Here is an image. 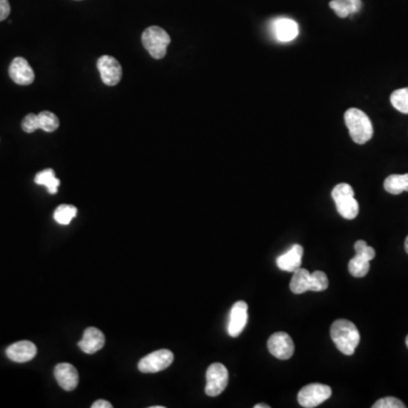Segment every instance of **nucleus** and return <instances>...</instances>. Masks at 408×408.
Returning a JSON list of instances; mask_svg holds the SVG:
<instances>
[{
    "mask_svg": "<svg viewBox=\"0 0 408 408\" xmlns=\"http://www.w3.org/2000/svg\"><path fill=\"white\" fill-rule=\"evenodd\" d=\"M330 336L337 348L345 355L350 356L355 353L359 346L361 336L359 329L355 325L345 319L335 321L330 328Z\"/></svg>",
    "mask_w": 408,
    "mask_h": 408,
    "instance_id": "obj_1",
    "label": "nucleus"
},
{
    "mask_svg": "<svg viewBox=\"0 0 408 408\" xmlns=\"http://www.w3.org/2000/svg\"><path fill=\"white\" fill-rule=\"evenodd\" d=\"M350 136L355 143L365 144L373 136V125L364 111L357 108H350L344 115Z\"/></svg>",
    "mask_w": 408,
    "mask_h": 408,
    "instance_id": "obj_2",
    "label": "nucleus"
},
{
    "mask_svg": "<svg viewBox=\"0 0 408 408\" xmlns=\"http://www.w3.org/2000/svg\"><path fill=\"white\" fill-rule=\"evenodd\" d=\"M329 286L328 277L323 271H315L310 273L309 270L298 267L294 271L292 280H290V290L294 294H303L309 292H323Z\"/></svg>",
    "mask_w": 408,
    "mask_h": 408,
    "instance_id": "obj_3",
    "label": "nucleus"
},
{
    "mask_svg": "<svg viewBox=\"0 0 408 408\" xmlns=\"http://www.w3.org/2000/svg\"><path fill=\"white\" fill-rule=\"evenodd\" d=\"M332 199L336 203L337 210L342 218L353 220L359 211V202L354 198V190L350 184L342 183L332 190Z\"/></svg>",
    "mask_w": 408,
    "mask_h": 408,
    "instance_id": "obj_4",
    "label": "nucleus"
},
{
    "mask_svg": "<svg viewBox=\"0 0 408 408\" xmlns=\"http://www.w3.org/2000/svg\"><path fill=\"white\" fill-rule=\"evenodd\" d=\"M171 39L169 34L159 26H150L142 34V44L146 51L155 59H163Z\"/></svg>",
    "mask_w": 408,
    "mask_h": 408,
    "instance_id": "obj_5",
    "label": "nucleus"
},
{
    "mask_svg": "<svg viewBox=\"0 0 408 408\" xmlns=\"http://www.w3.org/2000/svg\"><path fill=\"white\" fill-rule=\"evenodd\" d=\"M59 127L58 117L51 111H44L38 113H29L25 116L22 122V130L25 133H34L36 130H42L44 132H55Z\"/></svg>",
    "mask_w": 408,
    "mask_h": 408,
    "instance_id": "obj_6",
    "label": "nucleus"
},
{
    "mask_svg": "<svg viewBox=\"0 0 408 408\" xmlns=\"http://www.w3.org/2000/svg\"><path fill=\"white\" fill-rule=\"evenodd\" d=\"M331 392L330 387L326 384H307L298 392V403L305 408L317 407L330 398Z\"/></svg>",
    "mask_w": 408,
    "mask_h": 408,
    "instance_id": "obj_7",
    "label": "nucleus"
},
{
    "mask_svg": "<svg viewBox=\"0 0 408 408\" xmlns=\"http://www.w3.org/2000/svg\"><path fill=\"white\" fill-rule=\"evenodd\" d=\"M228 384V369L221 363H213L207 369L205 394L210 397H217L224 392Z\"/></svg>",
    "mask_w": 408,
    "mask_h": 408,
    "instance_id": "obj_8",
    "label": "nucleus"
},
{
    "mask_svg": "<svg viewBox=\"0 0 408 408\" xmlns=\"http://www.w3.org/2000/svg\"><path fill=\"white\" fill-rule=\"evenodd\" d=\"M174 362V354L169 350H155L149 355L144 356L138 362V369L142 373H157L170 367Z\"/></svg>",
    "mask_w": 408,
    "mask_h": 408,
    "instance_id": "obj_9",
    "label": "nucleus"
},
{
    "mask_svg": "<svg viewBox=\"0 0 408 408\" xmlns=\"http://www.w3.org/2000/svg\"><path fill=\"white\" fill-rule=\"evenodd\" d=\"M97 66L102 82L105 83L106 86H117L122 80V66L119 61L111 56L106 55L100 57L98 59Z\"/></svg>",
    "mask_w": 408,
    "mask_h": 408,
    "instance_id": "obj_10",
    "label": "nucleus"
},
{
    "mask_svg": "<svg viewBox=\"0 0 408 408\" xmlns=\"http://www.w3.org/2000/svg\"><path fill=\"white\" fill-rule=\"evenodd\" d=\"M267 350L271 355L279 359H288L292 357L295 350L294 342L290 338V335L282 331H279L267 340Z\"/></svg>",
    "mask_w": 408,
    "mask_h": 408,
    "instance_id": "obj_11",
    "label": "nucleus"
},
{
    "mask_svg": "<svg viewBox=\"0 0 408 408\" xmlns=\"http://www.w3.org/2000/svg\"><path fill=\"white\" fill-rule=\"evenodd\" d=\"M248 323V304L244 301H238L233 305L229 315L228 335L230 337H238Z\"/></svg>",
    "mask_w": 408,
    "mask_h": 408,
    "instance_id": "obj_12",
    "label": "nucleus"
},
{
    "mask_svg": "<svg viewBox=\"0 0 408 408\" xmlns=\"http://www.w3.org/2000/svg\"><path fill=\"white\" fill-rule=\"evenodd\" d=\"M9 76L13 82L19 86H30L36 78L34 69L31 68L30 63L22 57H16L11 61L9 66Z\"/></svg>",
    "mask_w": 408,
    "mask_h": 408,
    "instance_id": "obj_13",
    "label": "nucleus"
},
{
    "mask_svg": "<svg viewBox=\"0 0 408 408\" xmlns=\"http://www.w3.org/2000/svg\"><path fill=\"white\" fill-rule=\"evenodd\" d=\"M36 353H38L36 346L29 340L15 342L6 350L7 357L11 361L17 362V363H25V362L34 359Z\"/></svg>",
    "mask_w": 408,
    "mask_h": 408,
    "instance_id": "obj_14",
    "label": "nucleus"
},
{
    "mask_svg": "<svg viewBox=\"0 0 408 408\" xmlns=\"http://www.w3.org/2000/svg\"><path fill=\"white\" fill-rule=\"evenodd\" d=\"M55 378L61 388L66 392H73L78 387V381H80L78 369L68 363L56 365Z\"/></svg>",
    "mask_w": 408,
    "mask_h": 408,
    "instance_id": "obj_15",
    "label": "nucleus"
},
{
    "mask_svg": "<svg viewBox=\"0 0 408 408\" xmlns=\"http://www.w3.org/2000/svg\"><path fill=\"white\" fill-rule=\"evenodd\" d=\"M273 34L278 41L290 42L297 38L300 28L297 23L292 19L280 17L272 23Z\"/></svg>",
    "mask_w": 408,
    "mask_h": 408,
    "instance_id": "obj_16",
    "label": "nucleus"
},
{
    "mask_svg": "<svg viewBox=\"0 0 408 408\" xmlns=\"http://www.w3.org/2000/svg\"><path fill=\"white\" fill-rule=\"evenodd\" d=\"M105 336L101 331L99 329L90 327L84 331L82 340L78 342V347L84 353L94 354L102 350V347L105 346Z\"/></svg>",
    "mask_w": 408,
    "mask_h": 408,
    "instance_id": "obj_17",
    "label": "nucleus"
},
{
    "mask_svg": "<svg viewBox=\"0 0 408 408\" xmlns=\"http://www.w3.org/2000/svg\"><path fill=\"white\" fill-rule=\"evenodd\" d=\"M303 252V248L301 245L298 244L292 245L290 251L277 259V265L279 269L287 271V272H294L297 270L298 267H301Z\"/></svg>",
    "mask_w": 408,
    "mask_h": 408,
    "instance_id": "obj_18",
    "label": "nucleus"
},
{
    "mask_svg": "<svg viewBox=\"0 0 408 408\" xmlns=\"http://www.w3.org/2000/svg\"><path fill=\"white\" fill-rule=\"evenodd\" d=\"M330 9L336 13L337 16L345 19L350 15L356 14L363 7L362 0H331Z\"/></svg>",
    "mask_w": 408,
    "mask_h": 408,
    "instance_id": "obj_19",
    "label": "nucleus"
},
{
    "mask_svg": "<svg viewBox=\"0 0 408 408\" xmlns=\"http://www.w3.org/2000/svg\"><path fill=\"white\" fill-rule=\"evenodd\" d=\"M384 190L392 195L408 192V174L390 175L384 183Z\"/></svg>",
    "mask_w": 408,
    "mask_h": 408,
    "instance_id": "obj_20",
    "label": "nucleus"
},
{
    "mask_svg": "<svg viewBox=\"0 0 408 408\" xmlns=\"http://www.w3.org/2000/svg\"><path fill=\"white\" fill-rule=\"evenodd\" d=\"M371 261L372 260L367 255L356 253L355 257L350 260V263H348V271L352 276L356 277V278L365 277L369 273Z\"/></svg>",
    "mask_w": 408,
    "mask_h": 408,
    "instance_id": "obj_21",
    "label": "nucleus"
},
{
    "mask_svg": "<svg viewBox=\"0 0 408 408\" xmlns=\"http://www.w3.org/2000/svg\"><path fill=\"white\" fill-rule=\"evenodd\" d=\"M34 182L38 185H41V186H46L50 194L57 193L59 185H61V180L56 177L55 171L50 168L40 171L39 174H36Z\"/></svg>",
    "mask_w": 408,
    "mask_h": 408,
    "instance_id": "obj_22",
    "label": "nucleus"
},
{
    "mask_svg": "<svg viewBox=\"0 0 408 408\" xmlns=\"http://www.w3.org/2000/svg\"><path fill=\"white\" fill-rule=\"evenodd\" d=\"M78 215V209L74 205L61 204L53 213V218L59 225H69Z\"/></svg>",
    "mask_w": 408,
    "mask_h": 408,
    "instance_id": "obj_23",
    "label": "nucleus"
},
{
    "mask_svg": "<svg viewBox=\"0 0 408 408\" xmlns=\"http://www.w3.org/2000/svg\"><path fill=\"white\" fill-rule=\"evenodd\" d=\"M390 102L400 113H408V88H399L392 92Z\"/></svg>",
    "mask_w": 408,
    "mask_h": 408,
    "instance_id": "obj_24",
    "label": "nucleus"
},
{
    "mask_svg": "<svg viewBox=\"0 0 408 408\" xmlns=\"http://www.w3.org/2000/svg\"><path fill=\"white\" fill-rule=\"evenodd\" d=\"M373 408H405V404L402 400L394 397L381 398L377 400L372 406Z\"/></svg>",
    "mask_w": 408,
    "mask_h": 408,
    "instance_id": "obj_25",
    "label": "nucleus"
},
{
    "mask_svg": "<svg viewBox=\"0 0 408 408\" xmlns=\"http://www.w3.org/2000/svg\"><path fill=\"white\" fill-rule=\"evenodd\" d=\"M356 253L363 254V255H367L369 257V259L373 260L375 257V251L374 248H371V246L367 245V242L365 240H357L356 242L355 245Z\"/></svg>",
    "mask_w": 408,
    "mask_h": 408,
    "instance_id": "obj_26",
    "label": "nucleus"
},
{
    "mask_svg": "<svg viewBox=\"0 0 408 408\" xmlns=\"http://www.w3.org/2000/svg\"><path fill=\"white\" fill-rule=\"evenodd\" d=\"M11 14V5L9 0H0V22L9 19Z\"/></svg>",
    "mask_w": 408,
    "mask_h": 408,
    "instance_id": "obj_27",
    "label": "nucleus"
},
{
    "mask_svg": "<svg viewBox=\"0 0 408 408\" xmlns=\"http://www.w3.org/2000/svg\"><path fill=\"white\" fill-rule=\"evenodd\" d=\"M92 408H113V405H111L109 402L107 400L99 399L96 402V403L92 404Z\"/></svg>",
    "mask_w": 408,
    "mask_h": 408,
    "instance_id": "obj_28",
    "label": "nucleus"
},
{
    "mask_svg": "<svg viewBox=\"0 0 408 408\" xmlns=\"http://www.w3.org/2000/svg\"><path fill=\"white\" fill-rule=\"evenodd\" d=\"M255 408H270L269 405H265V404H257V405L254 406Z\"/></svg>",
    "mask_w": 408,
    "mask_h": 408,
    "instance_id": "obj_29",
    "label": "nucleus"
},
{
    "mask_svg": "<svg viewBox=\"0 0 408 408\" xmlns=\"http://www.w3.org/2000/svg\"><path fill=\"white\" fill-rule=\"evenodd\" d=\"M405 251L407 252L408 254V236L405 240Z\"/></svg>",
    "mask_w": 408,
    "mask_h": 408,
    "instance_id": "obj_30",
    "label": "nucleus"
},
{
    "mask_svg": "<svg viewBox=\"0 0 408 408\" xmlns=\"http://www.w3.org/2000/svg\"><path fill=\"white\" fill-rule=\"evenodd\" d=\"M150 408H165V407H163V406H152V407Z\"/></svg>",
    "mask_w": 408,
    "mask_h": 408,
    "instance_id": "obj_31",
    "label": "nucleus"
},
{
    "mask_svg": "<svg viewBox=\"0 0 408 408\" xmlns=\"http://www.w3.org/2000/svg\"><path fill=\"white\" fill-rule=\"evenodd\" d=\"M406 346H407L408 348V336L406 337Z\"/></svg>",
    "mask_w": 408,
    "mask_h": 408,
    "instance_id": "obj_32",
    "label": "nucleus"
},
{
    "mask_svg": "<svg viewBox=\"0 0 408 408\" xmlns=\"http://www.w3.org/2000/svg\"><path fill=\"white\" fill-rule=\"evenodd\" d=\"M76 1H80V0H76Z\"/></svg>",
    "mask_w": 408,
    "mask_h": 408,
    "instance_id": "obj_33",
    "label": "nucleus"
}]
</instances>
